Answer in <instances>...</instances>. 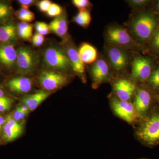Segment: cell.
I'll return each mask as SVG.
<instances>
[{
    "label": "cell",
    "instance_id": "1",
    "mask_svg": "<svg viewBox=\"0 0 159 159\" xmlns=\"http://www.w3.org/2000/svg\"><path fill=\"white\" fill-rule=\"evenodd\" d=\"M135 136L146 147L153 148L159 145V104L157 102L139 121Z\"/></svg>",
    "mask_w": 159,
    "mask_h": 159
},
{
    "label": "cell",
    "instance_id": "2",
    "mask_svg": "<svg viewBox=\"0 0 159 159\" xmlns=\"http://www.w3.org/2000/svg\"><path fill=\"white\" fill-rule=\"evenodd\" d=\"M159 27V21L155 15L148 11L138 14L130 25L133 34L142 43L150 41Z\"/></svg>",
    "mask_w": 159,
    "mask_h": 159
},
{
    "label": "cell",
    "instance_id": "3",
    "mask_svg": "<svg viewBox=\"0 0 159 159\" xmlns=\"http://www.w3.org/2000/svg\"><path fill=\"white\" fill-rule=\"evenodd\" d=\"M43 60L46 66L52 70H66L71 66L67 54L59 48L51 47L46 49Z\"/></svg>",
    "mask_w": 159,
    "mask_h": 159
},
{
    "label": "cell",
    "instance_id": "4",
    "mask_svg": "<svg viewBox=\"0 0 159 159\" xmlns=\"http://www.w3.org/2000/svg\"><path fill=\"white\" fill-rule=\"evenodd\" d=\"M110 105L114 114L129 124L132 125L140 121V117L133 103L129 101H122L113 97L111 100Z\"/></svg>",
    "mask_w": 159,
    "mask_h": 159
},
{
    "label": "cell",
    "instance_id": "5",
    "mask_svg": "<svg viewBox=\"0 0 159 159\" xmlns=\"http://www.w3.org/2000/svg\"><path fill=\"white\" fill-rule=\"evenodd\" d=\"M156 103L155 95L147 86L137 89L133 104L140 119L149 112Z\"/></svg>",
    "mask_w": 159,
    "mask_h": 159
},
{
    "label": "cell",
    "instance_id": "6",
    "mask_svg": "<svg viewBox=\"0 0 159 159\" xmlns=\"http://www.w3.org/2000/svg\"><path fill=\"white\" fill-rule=\"evenodd\" d=\"M39 62L38 55L30 48L20 47L18 49L16 63L20 72L31 74L37 68Z\"/></svg>",
    "mask_w": 159,
    "mask_h": 159
},
{
    "label": "cell",
    "instance_id": "7",
    "mask_svg": "<svg viewBox=\"0 0 159 159\" xmlns=\"http://www.w3.org/2000/svg\"><path fill=\"white\" fill-rule=\"evenodd\" d=\"M106 35L107 42L112 46L128 48L136 45L134 41L127 30L120 26L109 27Z\"/></svg>",
    "mask_w": 159,
    "mask_h": 159
},
{
    "label": "cell",
    "instance_id": "8",
    "mask_svg": "<svg viewBox=\"0 0 159 159\" xmlns=\"http://www.w3.org/2000/svg\"><path fill=\"white\" fill-rule=\"evenodd\" d=\"M153 70L151 60L148 57L139 56L134 59L132 65L131 75L133 79L139 81H147Z\"/></svg>",
    "mask_w": 159,
    "mask_h": 159
},
{
    "label": "cell",
    "instance_id": "9",
    "mask_svg": "<svg viewBox=\"0 0 159 159\" xmlns=\"http://www.w3.org/2000/svg\"><path fill=\"white\" fill-rule=\"evenodd\" d=\"M38 80L43 88L48 91H53L64 85L68 80L66 76L61 72L48 70L42 72Z\"/></svg>",
    "mask_w": 159,
    "mask_h": 159
},
{
    "label": "cell",
    "instance_id": "10",
    "mask_svg": "<svg viewBox=\"0 0 159 159\" xmlns=\"http://www.w3.org/2000/svg\"><path fill=\"white\" fill-rule=\"evenodd\" d=\"M113 90L119 100L129 101L136 91L137 87L134 83L129 80L121 78L115 82Z\"/></svg>",
    "mask_w": 159,
    "mask_h": 159
},
{
    "label": "cell",
    "instance_id": "11",
    "mask_svg": "<svg viewBox=\"0 0 159 159\" xmlns=\"http://www.w3.org/2000/svg\"><path fill=\"white\" fill-rule=\"evenodd\" d=\"M91 74L95 87H97L107 79L110 74L107 63L102 59L97 60L91 70Z\"/></svg>",
    "mask_w": 159,
    "mask_h": 159
},
{
    "label": "cell",
    "instance_id": "12",
    "mask_svg": "<svg viewBox=\"0 0 159 159\" xmlns=\"http://www.w3.org/2000/svg\"><path fill=\"white\" fill-rule=\"evenodd\" d=\"M108 56L111 63L116 70H123L128 64V55L119 47L112 46L108 50Z\"/></svg>",
    "mask_w": 159,
    "mask_h": 159
},
{
    "label": "cell",
    "instance_id": "13",
    "mask_svg": "<svg viewBox=\"0 0 159 159\" xmlns=\"http://www.w3.org/2000/svg\"><path fill=\"white\" fill-rule=\"evenodd\" d=\"M4 135L6 141L11 142L17 139L22 132V126L11 116H8L4 124Z\"/></svg>",
    "mask_w": 159,
    "mask_h": 159
},
{
    "label": "cell",
    "instance_id": "14",
    "mask_svg": "<svg viewBox=\"0 0 159 159\" xmlns=\"http://www.w3.org/2000/svg\"><path fill=\"white\" fill-rule=\"evenodd\" d=\"M17 51L13 44L0 45V62L7 67H11L16 62Z\"/></svg>",
    "mask_w": 159,
    "mask_h": 159
},
{
    "label": "cell",
    "instance_id": "15",
    "mask_svg": "<svg viewBox=\"0 0 159 159\" xmlns=\"http://www.w3.org/2000/svg\"><path fill=\"white\" fill-rule=\"evenodd\" d=\"M9 89L14 93H29L32 88V81L28 77H19L10 79L7 83Z\"/></svg>",
    "mask_w": 159,
    "mask_h": 159
},
{
    "label": "cell",
    "instance_id": "16",
    "mask_svg": "<svg viewBox=\"0 0 159 159\" xmlns=\"http://www.w3.org/2000/svg\"><path fill=\"white\" fill-rule=\"evenodd\" d=\"M67 55L74 72L79 76H83L85 73V67L76 48L73 46H69L67 50Z\"/></svg>",
    "mask_w": 159,
    "mask_h": 159
},
{
    "label": "cell",
    "instance_id": "17",
    "mask_svg": "<svg viewBox=\"0 0 159 159\" xmlns=\"http://www.w3.org/2000/svg\"><path fill=\"white\" fill-rule=\"evenodd\" d=\"M49 25L51 31L60 37H64L67 34L68 26L67 19L65 14L62 13L56 17Z\"/></svg>",
    "mask_w": 159,
    "mask_h": 159
},
{
    "label": "cell",
    "instance_id": "18",
    "mask_svg": "<svg viewBox=\"0 0 159 159\" xmlns=\"http://www.w3.org/2000/svg\"><path fill=\"white\" fill-rule=\"evenodd\" d=\"M50 94V93L47 91H39L35 93L25 97L22 99V102L29 107V110L33 111L47 99Z\"/></svg>",
    "mask_w": 159,
    "mask_h": 159
},
{
    "label": "cell",
    "instance_id": "19",
    "mask_svg": "<svg viewBox=\"0 0 159 159\" xmlns=\"http://www.w3.org/2000/svg\"><path fill=\"white\" fill-rule=\"evenodd\" d=\"M78 51L80 59L83 63H92L97 60V49L90 44L87 43L82 44Z\"/></svg>",
    "mask_w": 159,
    "mask_h": 159
},
{
    "label": "cell",
    "instance_id": "20",
    "mask_svg": "<svg viewBox=\"0 0 159 159\" xmlns=\"http://www.w3.org/2000/svg\"><path fill=\"white\" fill-rule=\"evenodd\" d=\"M16 29L12 23L0 26V41L9 43L16 39Z\"/></svg>",
    "mask_w": 159,
    "mask_h": 159
},
{
    "label": "cell",
    "instance_id": "21",
    "mask_svg": "<svg viewBox=\"0 0 159 159\" xmlns=\"http://www.w3.org/2000/svg\"><path fill=\"white\" fill-rule=\"evenodd\" d=\"M74 21L79 26L86 28L90 24L92 17L90 12L87 9L80 10L78 14L74 17Z\"/></svg>",
    "mask_w": 159,
    "mask_h": 159
},
{
    "label": "cell",
    "instance_id": "22",
    "mask_svg": "<svg viewBox=\"0 0 159 159\" xmlns=\"http://www.w3.org/2000/svg\"><path fill=\"white\" fill-rule=\"evenodd\" d=\"M17 33L22 39L29 40L32 36L33 27L29 23L21 22L18 25Z\"/></svg>",
    "mask_w": 159,
    "mask_h": 159
},
{
    "label": "cell",
    "instance_id": "23",
    "mask_svg": "<svg viewBox=\"0 0 159 159\" xmlns=\"http://www.w3.org/2000/svg\"><path fill=\"white\" fill-rule=\"evenodd\" d=\"M146 82L147 86L155 95L159 93V66L153 70Z\"/></svg>",
    "mask_w": 159,
    "mask_h": 159
},
{
    "label": "cell",
    "instance_id": "24",
    "mask_svg": "<svg viewBox=\"0 0 159 159\" xmlns=\"http://www.w3.org/2000/svg\"><path fill=\"white\" fill-rule=\"evenodd\" d=\"M16 16L18 18L24 22H31L35 18V15L29 9L21 8L16 12Z\"/></svg>",
    "mask_w": 159,
    "mask_h": 159
},
{
    "label": "cell",
    "instance_id": "25",
    "mask_svg": "<svg viewBox=\"0 0 159 159\" xmlns=\"http://www.w3.org/2000/svg\"><path fill=\"white\" fill-rule=\"evenodd\" d=\"M149 43L151 49L159 55V27Z\"/></svg>",
    "mask_w": 159,
    "mask_h": 159
},
{
    "label": "cell",
    "instance_id": "26",
    "mask_svg": "<svg viewBox=\"0 0 159 159\" xmlns=\"http://www.w3.org/2000/svg\"><path fill=\"white\" fill-rule=\"evenodd\" d=\"M11 14V7L6 3L0 2V21L8 19Z\"/></svg>",
    "mask_w": 159,
    "mask_h": 159
},
{
    "label": "cell",
    "instance_id": "27",
    "mask_svg": "<svg viewBox=\"0 0 159 159\" xmlns=\"http://www.w3.org/2000/svg\"><path fill=\"white\" fill-rule=\"evenodd\" d=\"M35 29L38 33L41 34L42 35H47L51 32L49 25L42 22H37L35 23Z\"/></svg>",
    "mask_w": 159,
    "mask_h": 159
},
{
    "label": "cell",
    "instance_id": "28",
    "mask_svg": "<svg viewBox=\"0 0 159 159\" xmlns=\"http://www.w3.org/2000/svg\"><path fill=\"white\" fill-rule=\"evenodd\" d=\"M62 8L60 6L55 3H52L47 13L49 16L56 17L62 14Z\"/></svg>",
    "mask_w": 159,
    "mask_h": 159
},
{
    "label": "cell",
    "instance_id": "29",
    "mask_svg": "<svg viewBox=\"0 0 159 159\" xmlns=\"http://www.w3.org/2000/svg\"><path fill=\"white\" fill-rule=\"evenodd\" d=\"M44 36L41 34L36 32L32 38V42L33 45L38 47L41 46L44 42Z\"/></svg>",
    "mask_w": 159,
    "mask_h": 159
},
{
    "label": "cell",
    "instance_id": "30",
    "mask_svg": "<svg viewBox=\"0 0 159 159\" xmlns=\"http://www.w3.org/2000/svg\"><path fill=\"white\" fill-rule=\"evenodd\" d=\"M73 3L79 10L87 9L90 5V2L88 0H74Z\"/></svg>",
    "mask_w": 159,
    "mask_h": 159
},
{
    "label": "cell",
    "instance_id": "31",
    "mask_svg": "<svg viewBox=\"0 0 159 159\" xmlns=\"http://www.w3.org/2000/svg\"><path fill=\"white\" fill-rule=\"evenodd\" d=\"M52 4V3L49 0H43L39 2L37 6L41 11L47 12Z\"/></svg>",
    "mask_w": 159,
    "mask_h": 159
},
{
    "label": "cell",
    "instance_id": "32",
    "mask_svg": "<svg viewBox=\"0 0 159 159\" xmlns=\"http://www.w3.org/2000/svg\"><path fill=\"white\" fill-rule=\"evenodd\" d=\"M129 2L132 6L135 7H142L147 5L149 1L147 0H131L129 1Z\"/></svg>",
    "mask_w": 159,
    "mask_h": 159
},
{
    "label": "cell",
    "instance_id": "33",
    "mask_svg": "<svg viewBox=\"0 0 159 159\" xmlns=\"http://www.w3.org/2000/svg\"><path fill=\"white\" fill-rule=\"evenodd\" d=\"M18 2L21 5L23 8L27 9H29V6L34 2V1L33 0H19Z\"/></svg>",
    "mask_w": 159,
    "mask_h": 159
},
{
    "label": "cell",
    "instance_id": "34",
    "mask_svg": "<svg viewBox=\"0 0 159 159\" xmlns=\"http://www.w3.org/2000/svg\"><path fill=\"white\" fill-rule=\"evenodd\" d=\"M13 102L12 99H10L8 102L3 103L0 105V111H5L9 110L11 108V103Z\"/></svg>",
    "mask_w": 159,
    "mask_h": 159
},
{
    "label": "cell",
    "instance_id": "35",
    "mask_svg": "<svg viewBox=\"0 0 159 159\" xmlns=\"http://www.w3.org/2000/svg\"><path fill=\"white\" fill-rule=\"evenodd\" d=\"M22 112V111L21 107H16V110L15 111L14 118L13 119L17 122L21 119Z\"/></svg>",
    "mask_w": 159,
    "mask_h": 159
},
{
    "label": "cell",
    "instance_id": "36",
    "mask_svg": "<svg viewBox=\"0 0 159 159\" xmlns=\"http://www.w3.org/2000/svg\"><path fill=\"white\" fill-rule=\"evenodd\" d=\"M11 99L10 98H8V97H5V96L0 97V105L5 103V102H8Z\"/></svg>",
    "mask_w": 159,
    "mask_h": 159
},
{
    "label": "cell",
    "instance_id": "37",
    "mask_svg": "<svg viewBox=\"0 0 159 159\" xmlns=\"http://www.w3.org/2000/svg\"><path fill=\"white\" fill-rule=\"evenodd\" d=\"M4 123V119L3 117L0 116V130L2 129V126L3 123Z\"/></svg>",
    "mask_w": 159,
    "mask_h": 159
},
{
    "label": "cell",
    "instance_id": "38",
    "mask_svg": "<svg viewBox=\"0 0 159 159\" xmlns=\"http://www.w3.org/2000/svg\"><path fill=\"white\" fill-rule=\"evenodd\" d=\"M155 99L157 103L159 104V93L155 95Z\"/></svg>",
    "mask_w": 159,
    "mask_h": 159
},
{
    "label": "cell",
    "instance_id": "39",
    "mask_svg": "<svg viewBox=\"0 0 159 159\" xmlns=\"http://www.w3.org/2000/svg\"><path fill=\"white\" fill-rule=\"evenodd\" d=\"M4 92L3 91L2 89L0 87V97H4Z\"/></svg>",
    "mask_w": 159,
    "mask_h": 159
},
{
    "label": "cell",
    "instance_id": "40",
    "mask_svg": "<svg viewBox=\"0 0 159 159\" xmlns=\"http://www.w3.org/2000/svg\"><path fill=\"white\" fill-rule=\"evenodd\" d=\"M157 11L159 12V1L158 2L157 4Z\"/></svg>",
    "mask_w": 159,
    "mask_h": 159
},
{
    "label": "cell",
    "instance_id": "41",
    "mask_svg": "<svg viewBox=\"0 0 159 159\" xmlns=\"http://www.w3.org/2000/svg\"><path fill=\"white\" fill-rule=\"evenodd\" d=\"M139 159H148V158H141Z\"/></svg>",
    "mask_w": 159,
    "mask_h": 159
}]
</instances>
